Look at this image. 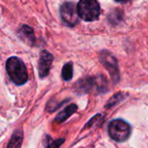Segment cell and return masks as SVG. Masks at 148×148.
I'll use <instances>...</instances> for the list:
<instances>
[{"label":"cell","instance_id":"obj_1","mask_svg":"<svg viewBox=\"0 0 148 148\" xmlns=\"http://www.w3.org/2000/svg\"><path fill=\"white\" fill-rule=\"evenodd\" d=\"M6 70L10 80L16 85H23L28 81L26 67L18 57L12 56L6 62Z\"/></svg>","mask_w":148,"mask_h":148},{"label":"cell","instance_id":"obj_2","mask_svg":"<svg viewBox=\"0 0 148 148\" xmlns=\"http://www.w3.org/2000/svg\"><path fill=\"white\" fill-rule=\"evenodd\" d=\"M77 9L80 17L84 21L92 22L99 18L101 9L96 0H80Z\"/></svg>","mask_w":148,"mask_h":148},{"label":"cell","instance_id":"obj_3","mask_svg":"<svg viewBox=\"0 0 148 148\" xmlns=\"http://www.w3.org/2000/svg\"><path fill=\"white\" fill-rule=\"evenodd\" d=\"M108 134L110 137L118 142L125 141L131 134L130 126L122 120H114L108 125Z\"/></svg>","mask_w":148,"mask_h":148},{"label":"cell","instance_id":"obj_4","mask_svg":"<svg viewBox=\"0 0 148 148\" xmlns=\"http://www.w3.org/2000/svg\"><path fill=\"white\" fill-rule=\"evenodd\" d=\"M60 13L63 22L69 26H74L78 23L81 18L77 7L71 2L64 3L61 7Z\"/></svg>","mask_w":148,"mask_h":148},{"label":"cell","instance_id":"obj_5","mask_svg":"<svg viewBox=\"0 0 148 148\" xmlns=\"http://www.w3.org/2000/svg\"><path fill=\"white\" fill-rule=\"evenodd\" d=\"M101 61L106 69L109 71L113 80H119V70L115 58L108 51H102L101 54Z\"/></svg>","mask_w":148,"mask_h":148},{"label":"cell","instance_id":"obj_6","mask_svg":"<svg viewBox=\"0 0 148 148\" xmlns=\"http://www.w3.org/2000/svg\"><path fill=\"white\" fill-rule=\"evenodd\" d=\"M52 62H53V56L49 52H47L46 50L42 51L40 55L39 63H38V72H39V76L41 78H43L48 75Z\"/></svg>","mask_w":148,"mask_h":148},{"label":"cell","instance_id":"obj_7","mask_svg":"<svg viewBox=\"0 0 148 148\" xmlns=\"http://www.w3.org/2000/svg\"><path fill=\"white\" fill-rule=\"evenodd\" d=\"M19 34H20V37L25 42L29 43V45L33 44L35 42V41H36L32 29L29 28V27H28V26H26V25L22 26V28L20 29Z\"/></svg>","mask_w":148,"mask_h":148},{"label":"cell","instance_id":"obj_8","mask_svg":"<svg viewBox=\"0 0 148 148\" xmlns=\"http://www.w3.org/2000/svg\"><path fill=\"white\" fill-rule=\"evenodd\" d=\"M77 110V107L75 105H70L68 108H66L62 112H61L57 117L56 118L55 121H56V122H62L64 121H66L72 114H74L75 111Z\"/></svg>","mask_w":148,"mask_h":148},{"label":"cell","instance_id":"obj_9","mask_svg":"<svg viewBox=\"0 0 148 148\" xmlns=\"http://www.w3.org/2000/svg\"><path fill=\"white\" fill-rule=\"evenodd\" d=\"M62 77L64 81H69L73 77V65L71 62L66 63L62 70Z\"/></svg>","mask_w":148,"mask_h":148},{"label":"cell","instance_id":"obj_10","mask_svg":"<svg viewBox=\"0 0 148 148\" xmlns=\"http://www.w3.org/2000/svg\"><path fill=\"white\" fill-rule=\"evenodd\" d=\"M22 143V134H15L9 143V147H18L21 146Z\"/></svg>","mask_w":148,"mask_h":148}]
</instances>
